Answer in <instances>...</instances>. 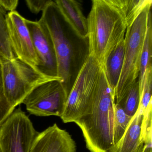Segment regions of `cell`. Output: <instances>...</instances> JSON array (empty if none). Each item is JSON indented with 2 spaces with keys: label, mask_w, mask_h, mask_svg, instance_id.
Returning <instances> with one entry per match:
<instances>
[{
  "label": "cell",
  "mask_w": 152,
  "mask_h": 152,
  "mask_svg": "<svg viewBox=\"0 0 152 152\" xmlns=\"http://www.w3.org/2000/svg\"><path fill=\"white\" fill-rule=\"evenodd\" d=\"M40 19L50 34L56 57L58 76L68 96L88 56V39H82L76 34L54 1L42 12Z\"/></svg>",
  "instance_id": "6da1fadb"
},
{
  "label": "cell",
  "mask_w": 152,
  "mask_h": 152,
  "mask_svg": "<svg viewBox=\"0 0 152 152\" xmlns=\"http://www.w3.org/2000/svg\"><path fill=\"white\" fill-rule=\"evenodd\" d=\"M115 94L101 67L99 81L88 108L75 122L91 152H115L113 142Z\"/></svg>",
  "instance_id": "7a4b0ae2"
},
{
  "label": "cell",
  "mask_w": 152,
  "mask_h": 152,
  "mask_svg": "<svg viewBox=\"0 0 152 152\" xmlns=\"http://www.w3.org/2000/svg\"><path fill=\"white\" fill-rule=\"evenodd\" d=\"M87 20L89 56L102 67L110 53L124 39L125 18L114 0H93Z\"/></svg>",
  "instance_id": "3957f363"
},
{
  "label": "cell",
  "mask_w": 152,
  "mask_h": 152,
  "mask_svg": "<svg viewBox=\"0 0 152 152\" xmlns=\"http://www.w3.org/2000/svg\"><path fill=\"white\" fill-rule=\"evenodd\" d=\"M151 7L152 5L147 7L126 30L123 65L115 90V104H119L133 83L138 80L141 52Z\"/></svg>",
  "instance_id": "277c9868"
},
{
  "label": "cell",
  "mask_w": 152,
  "mask_h": 152,
  "mask_svg": "<svg viewBox=\"0 0 152 152\" xmlns=\"http://www.w3.org/2000/svg\"><path fill=\"white\" fill-rule=\"evenodd\" d=\"M3 89L9 104L15 109L39 85L59 77L47 76L17 58L1 65Z\"/></svg>",
  "instance_id": "5b68a950"
},
{
  "label": "cell",
  "mask_w": 152,
  "mask_h": 152,
  "mask_svg": "<svg viewBox=\"0 0 152 152\" xmlns=\"http://www.w3.org/2000/svg\"><path fill=\"white\" fill-rule=\"evenodd\" d=\"M101 70L97 61L88 55L76 77L60 117L64 123L75 122L86 113L96 89Z\"/></svg>",
  "instance_id": "8992f818"
},
{
  "label": "cell",
  "mask_w": 152,
  "mask_h": 152,
  "mask_svg": "<svg viewBox=\"0 0 152 152\" xmlns=\"http://www.w3.org/2000/svg\"><path fill=\"white\" fill-rule=\"evenodd\" d=\"M38 133L25 112L15 109L0 126V152H30Z\"/></svg>",
  "instance_id": "52a82bcc"
},
{
  "label": "cell",
  "mask_w": 152,
  "mask_h": 152,
  "mask_svg": "<svg viewBox=\"0 0 152 152\" xmlns=\"http://www.w3.org/2000/svg\"><path fill=\"white\" fill-rule=\"evenodd\" d=\"M66 94L61 81H51L34 88L23 102L31 115L38 116L61 117L67 101Z\"/></svg>",
  "instance_id": "ba28073f"
},
{
  "label": "cell",
  "mask_w": 152,
  "mask_h": 152,
  "mask_svg": "<svg viewBox=\"0 0 152 152\" xmlns=\"http://www.w3.org/2000/svg\"><path fill=\"white\" fill-rule=\"evenodd\" d=\"M25 23L39 61L37 70L47 76L59 77L53 41L46 25L41 19L38 21L26 19Z\"/></svg>",
  "instance_id": "9c48e42d"
},
{
  "label": "cell",
  "mask_w": 152,
  "mask_h": 152,
  "mask_svg": "<svg viewBox=\"0 0 152 152\" xmlns=\"http://www.w3.org/2000/svg\"><path fill=\"white\" fill-rule=\"evenodd\" d=\"M25 20V18L17 11L7 14V25L10 40L17 58L37 69L39 61Z\"/></svg>",
  "instance_id": "30bf717a"
},
{
  "label": "cell",
  "mask_w": 152,
  "mask_h": 152,
  "mask_svg": "<svg viewBox=\"0 0 152 152\" xmlns=\"http://www.w3.org/2000/svg\"><path fill=\"white\" fill-rule=\"evenodd\" d=\"M30 152H76V145L72 136L56 124L39 132Z\"/></svg>",
  "instance_id": "8fae6325"
},
{
  "label": "cell",
  "mask_w": 152,
  "mask_h": 152,
  "mask_svg": "<svg viewBox=\"0 0 152 152\" xmlns=\"http://www.w3.org/2000/svg\"><path fill=\"white\" fill-rule=\"evenodd\" d=\"M54 1L65 21L76 34L82 39H88V20L83 13L81 4L75 0Z\"/></svg>",
  "instance_id": "7c38bea8"
},
{
  "label": "cell",
  "mask_w": 152,
  "mask_h": 152,
  "mask_svg": "<svg viewBox=\"0 0 152 152\" xmlns=\"http://www.w3.org/2000/svg\"><path fill=\"white\" fill-rule=\"evenodd\" d=\"M143 114L140 109L133 115L115 152H142L144 144L141 139Z\"/></svg>",
  "instance_id": "4fadbf2b"
},
{
  "label": "cell",
  "mask_w": 152,
  "mask_h": 152,
  "mask_svg": "<svg viewBox=\"0 0 152 152\" xmlns=\"http://www.w3.org/2000/svg\"><path fill=\"white\" fill-rule=\"evenodd\" d=\"M124 52L123 39L110 53L102 67L107 83L115 95L122 70Z\"/></svg>",
  "instance_id": "5bb4252c"
},
{
  "label": "cell",
  "mask_w": 152,
  "mask_h": 152,
  "mask_svg": "<svg viewBox=\"0 0 152 152\" xmlns=\"http://www.w3.org/2000/svg\"><path fill=\"white\" fill-rule=\"evenodd\" d=\"M152 25L151 11L148 16L147 28L140 58V69L138 77L140 91L143 87L145 74L148 70L152 69Z\"/></svg>",
  "instance_id": "9a60e30c"
},
{
  "label": "cell",
  "mask_w": 152,
  "mask_h": 152,
  "mask_svg": "<svg viewBox=\"0 0 152 152\" xmlns=\"http://www.w3.org/2000/svg\"><path fill=\"white\" fill-rule=\"evenodd\" d=\"M114 1L124 16L127 27L133 24L147 7L152 5L151 0H114Z\"/></svg>",
  "instance_id": "2e32d148"
},
{
  "label": "cell",
  "mask_w": 152,
  "mask_h": 152,
  "mask_svg": "<svg viewBox=\"0 0 152 152\" xmlns=\"http://www.w3.org/2000/svg\"><path fill=\"white\" fill-rule=\"evenodd\" d=\"M7 12L0 7V64L17 58L10 44Z\"/></svg>",
  "instance_id": "e0dca14e"
},
{
  "label": "cell",
  "mask_w": 152,
  "mask_h": 152,
  "mask_svg": "<svg viewBox=\"0 0 152 152\" xmlns=\"http://www.w3.org/2000/svg\"><path fill=\"white\" fill-rule=\"evenodd\" d=\"M132 118L127 115L120 105L115 103L113 142L116 149Z\"/></svg>",
  "instance_id": "ac0fdd59"
},
{
  "label": "cell",
  "mask_w": 152,
  "mask_h": 152,
  "mask_svg": "<svg viewBox=\"0 0 152 152\" xmlns=\"http://www.w3.org/2000/svg\"><path fill=\"white\" fill-rule=\"evenodd\" d=\"M140 101V91L138 80L136 81L126 93L119 105L126 114L131 117L136 113Z\"/></svg>",
  "instance_id": "d6986e66"
},
{
  "label": "cell",
  "mask_w": 152,
  "mask_h": 152,
  "mask_svg": "<svg viewBox=\"0 0 152 152\" xmlns=\"http://www.w3.org/2000/svg\"><path fill=\"white\" fill-rule=\"evenodd\" d=\"M152 69H151L145 74L144 84L140 91L139 109L143 114L152 106Z\"/></svg>",
  "instance_id": "ffe728a7"
},
{
  "label": "cell",
  "mask_w": 152,
  "mask_h": 152,
  "mask_svg": "<svg viewBox=\"0 0 152 152\" xmlns=\"http://www.w3.org/2000/svg\"><path fill=\"white\" fill-rule=\"evenodd\" d=\"M15 110L9 104L5 97L2 81L1 66L0 64V126Z\"/></svg>",
  "instance_id": "44dd1931"
},
{
  "label": "cell",
  "mask_w": 152,
  "mask_h": 152,
  "mask_svg": "<svg viewBox=\"0 0 152 152\" xmlns=\"http://www.w3.org/2000/svg\"><path fill=\"white\" fill-rule=\"evenodd\" d=\"M51 0H26V5L32 13L37 14L43 12L53 2Z\"/></svg>",
  "instance_id": "7402d4cb"
},
{
  "label": "cell",
  "mask_w": 152,
  "mask_h": 152,
  "mask_svg": "<svg viewBox=\"0 0 152 152\" xmlns=\"http://www.w3.org/2000/svg\"><path fill=\"white\" fill-rule=\"evenodd\" d=\"M18 0H0V7L7 12L15 11L18 6Z\"/></svg>",
  "instance_id": "603a6c76"
},
{
  "label": "cell",
  "mask_w": 152,
  "mask_h": 152,
  "mask_svg": "<svg viewBox=\"0 0 152 152\" xmlns=\"http://www.w3.org/2000/svg\"><path fill=\"white\" fill-rule=\"evenodd\" d=\"M152 142L144 144L142 152H152Z\"/></svg>",
  "instance_id": "cb8c5ba5"
}]
</instances>
